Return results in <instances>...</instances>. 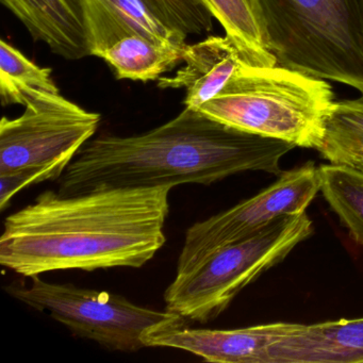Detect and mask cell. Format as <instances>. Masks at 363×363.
Returning a JSON list of instances; mask_svg holds the SVG:
<instances>
[{"instance_id": "cell-1", "label": "cell", "mask_w": 363, "mask_h": 363, "mask_svg": "<svg viewBox=\"0 0 363 363\" xmlns=\"http://www.w3.org/2000/svg\"><path fill=\"white\" fill-rule=\"evenodd\" d=\"M172 186L45 191L5 220L0 264L25 277L48 272L139 269L164 246Z\"/></svg>"}, {"instance_id": "cell-2", "label": "cell", "mask_w": 363, "mask_h": 363, "mask_svg": "<svg viewBox=\"0 0 363 363\" xmlns=\"http://www.w3.org/2000/svg\"><path fill=\"white\" fill-rule=\"evenodd\" d=\"M294 144L227 126L184 108L152 130L90 140L58 179L63 196L96 188L209 184L243 172L279 176Z\"/></svg>"}, {"instance_id": "cell-3", "label": "cell", "mask_w": 363, "mask_h": 363, "mask_svg": "<svg viewBox=\"0 0 363 363\" xmlns=\"http://www.w3.org/2000/svg\"><path fill=\"white\" fill-rule=\"evenodd\" d=\"M333 104L326 80L279 65L245 63L226 88L197 111L245 133L318 150Z\"/></svg>"}, {"instance_id": "cell-4", "label": "cell", "mask_w": 363, "mask_h": 363, "mask_svg": "<svg viewBox=\"0 0 363 363\" xmlns=\"http://www.w3.org/2000/svg\"><path fill=\"white\" fill-rule=\"evenodd\" d=\"M258 1L278 65L363 95L362 0Z\"/></svg>"}, {"instance_id": "cell-5", "label": "cell", "mask_w": 363, "mask_h": 363, "mask_svg": "<svg viewBox=\"0 0 363 363\" xmlns=\"http://www.w3.org/2000/svg\"><path fill=\"white\" fill-rule=\"evenodd\" d=\"M312 233L313 224L306 211L276 218L220 248L189 273L175 276L164 293L165 310L186 322L214 320L244 288L284 260Z\"/></svg>"}, {"instance_id": "cell-6", "label": "cell", "mask_w": 363, "mask_h": 363, "mask_svg": "<svg viewBox=\"0 0 363 363\" xmlns=\"http://www.w3.org/2000/svg\"><path fill=\"white\" fill-rule=\"evenodd\" d=\"M7 291L29 307L48 312L76 337L113 352H133L147 347L148 333L182 318L167 310L142 307L122 295L73 284H50L39 276L31 277L27 286H10Z\"/></svg>"}, {"instance_id": "cell-7", "label": "cell", "mask_w": 363, "mask_h": 363, "mask_svg": "<svg viewBox=\"0 0 363 363\" xmlns=\"http://www.w3.org/2000/svg\"><path fill=\"white\" fill-rule=\"evenodd\" d=\"M101 120L61 93H33L20 116L0 123V174L43 165L65 172Z\"/></svg>"}, {"instance_id": "cell-8", "label": "cell", "mask_w": 363, "mask_h": 363, "mask_svg": "<svg viewBox=\"0 0 363 363\" xmlns=\"http://www.w3.org/2000/svg\"><path fill=\"white\" fill-rule=\"evenodd\" d=\"M320 191L318 167L307 162L282 172L274 184L255 196L195 223L186 230L176 276L189 273L220 248L252 235L280 216L306 211Z\"/></svg>"}, {"instance_id": "cell-9", "label": "cell", "mask_w": 363, "mask_h": 363, "mask_svg": "<svg viewBox=\"0 0 363 363\" xmlns=\"http://www.w3.org/2000/svg\"><path fill=\"white\" fill-rule=\"evenodd\" d=\"M301 324L278 322L238 329H201L186 320L157 328L145 337L147 347L186 350L203 361L216 363H272L271 350Z\"/></svg>"}, {"instance_id": "cell-10", "label": "cell", "mask_w": 363, "mask_h": 363, "mask_svg": "<svg viewBox=\"0 0 363 363\" xmlns=\"http://www.w3.org/2000/svg\"><path fill=\"white\" fill-rule=\"evenodd\" d=\"M182 62L184 67L175 75L162 76L158 80V86L163 90L184 89V107L196 111L218 96L238 71L248 63L235 42L227 35H212L186 46Z\"/></svg>"}, {"instance_id": "cell-11", "label": "cell", "mask_w": 363, "mask_h": 363, "mask_svg": "<svg viewBox=\"0 0 363 363\" xmlns=\"http://www.w3.org/2000/svg\"><path fill=\"white\" fill-rule=\"evenodd\" d=\"M91 56L116 42L141 35L158 43L186 48L188 35L160 20L143 0H82Z\"/></svg>"}, {"instance_id": "cell-12", "label": "cell", "mask_w": 363, "mask_h": 363, "mask_svg": "<svg viewBox=\"0 0 363 363\" xmlns=\"http://www.w3.org/2000/svg\"><path fill=\"white\" fill-rule=\"evenodd\" d=\"M35 41L69 61L91 56L82 0H1Z\"/></svg>"}, {"instance_id": "cell-13", "label": "cell", "mask_w": 363, "mask_h": 363, "mask_svg": "<svg viewBox=\"0 0 363 363\" xmlns=\"http://www.w3.org/2000/svg\"><path fill=\"white\" fill-rule=\"evenodd\" d=\"M271 356L272 363H362L363 318L301 324Z\"/></svg>"}, {"instance_id": "cell-14", "label": "cell", "mask_w": 363, "mask_h": 363, "mask_svg": "<svg viewBox=\"0 0 363 363\" xmlns=\"http://www.w3.org/2000/svg\"><path fill=\"white\" fill-rule=\"evenodd\" d=\"M186 48L165 45L141 35L116 42L99 55L113 69L116 78L131 82H158L182 62Z\"/></svg>"}, {"instance_id": "cell-15", "label": "cell", "mask_w": 363, "mask_h": 363, "mask_svg": "<svg viewBox=\"0 0 363 363\" xmlns=\"http://www.w3.org/2000/svg\"><path fill=\"white\" fill-rule=\"evenodd\" d=\"M235 42L250 65H277L267 48L264 22L258 0H201Z\"/></svg>"}, {"instance_id": "cell-16", "label": "cell", "mask_w": 363, "mask_h": 363, "mask_svg": "<svg viewBox=\"0 0 363 363\" xmlns=\"http://www.w3.org/2000/svg\"><path fill=\"white\" fill-rule=\"evenodd\" d=\"M320 192L347 229L352 241L363 247V173L347 165L318 167Z\"/></svg>"}, {"instance_id": "cell-17", "label": "cell", "mask_w": 363, "mask_h": 363, "mask_svg": "<svg viewBox=\"0 0 363 363\" xmlns=\"http://www.w3.org/2000/svg\"><path fill=\"white\" fill-rule=\"evenodd\" d=\"M50 67H41L5 40L0 41V97L3 106H25L33 93H60Z\"/></svg>"}, {"instance_id": "cell-18", "label": "cell", "mask_w": 363, "mask_h": 363, "mask_svg": "<svg viewBox=\"0 0 363 363\" xmlns=\"http://www.w3.org/2000/svg\"><path fill=\"white\" fill-rule=\"evenodd\" d=\"M152 13L186 35H203L213 28V16L201 0H143Z\"/></svg>"}, {"instance_id": "cell-19", "label": "cell", "mask_w": 363, "mask_h": 363, "mask_svg": "<svg viewBox=\"0 0 363 363\" xmlns=\"http://www.w3.org/2000/svg\"><path fill=\"white\" fill-rule=\"evenodd\" d=\"M324 142L363 143V95L335 101L326 118Z\"/></svg>"}, {"instance_id": "cell-20", "label": "cell", "mask_w": 363, "mask_h": 363, "mask_svg": "<svg viewBox=\"0 0 363 363\" xmlns=\"http://www.w3.org/2000/svg\"><path fill=\"white\" fill-rule=\"evenodd\" d=\"M65 172L58 167L43 165L16 169L9 173L0 174V210L5 211L12 199L23 189L38 184L46 180H58Z\"/></svg>"}, {"instance_id": "cell-21", "label": "cell", "mask_w": 363, "mask_h": 363, "mask_svg": "<svg viewBox=\"0 0 363 363\" xmlns=\"http://www.w3.org/2000/svg\"><path fill=\"white\" fill-rule=\"evenodd\" d=\"M318 152L333 164L347 165L363 173V143L324 142Z\"/></svg>"}, {"instance_id": "cell-22", "label": "cell", "mask_w": 363, "mask_h": 363, "mask_svg": "<svg viewBox=\"0 0 363 363\" xmlns=\"http://www.w3.org/2000/svg\"><path fill=\"white\" fill-rule=\"evenodd\" d=\"M362 6H363V0H362Z\"/></svg>"}]
</instances>
